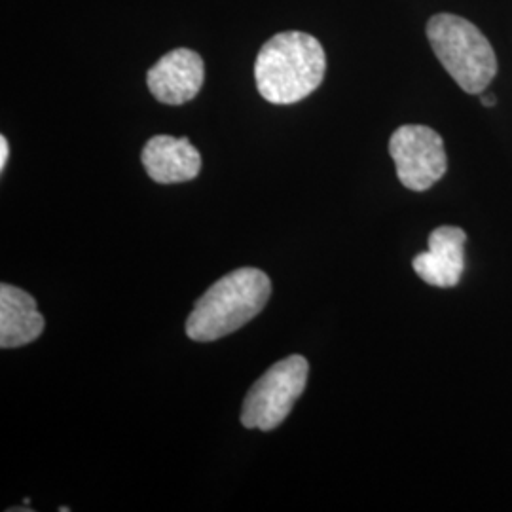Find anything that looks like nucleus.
<instances>
[{"label": "nucleus", "mask_w": 512, "mask_h": 512, "mask_svg": "<svg viewBox=\"0 0 512 512\" xmlns=\"http://www.w3.org/2000/svg\"><path fill=\"white\" fill-rule=\"evenodd\" d=\"M389 154L397 165L399 181L414 192L439 183L448 167L442 137L427 126H401L391 135Z\"/></svg>", "instance_id": "nucleus-5"}, {"label": "nucleus", "mask_w": 512, "mask_h": 512, "mask_svg": "<svg viewBox=\"0 0 512 512\" xmlns=\"http://www.w3.org/2000/svg\"><path fill=\"white\" fill-rule=\"evenodd\" d=\"M141 160L148 177L160 184L188 183L202 169V156L186 137H152L143 148Z\"/></svg>", "instance_id": "nucleus-8"}, {"label": "nucleus", "mask_w": 512, "mask_h": 512, "mask_svg": "<svg viewBox=\"0 0 512 512\" xmlns=\"http://www.w3.org/2000/svg\"><path fill=\"white\" fill-rule=\"evenodd\" d=\"M270 294V277L256 268H239L220 277L190 313L186 321L188 338L215 342L236 332L266 308Z\"/></svg>", "instance_id": "nucleus-2"}, {"label": "nucleus", "mask_w": 512, "mask_h": 512, "mask_svg": "<svg viewBox=\"0 0 512 512\" xmlns=\"http://www.w3.org/2000/svg\"><path fill=\"white\" fill-rule=\"evenodd\" d=\"M205 80V67L200 54L188 48H177L165 54L147 74L150 93L164 105H184L192 101Z\"/></svg>", "instance_id": "nucleus-6"}, {"label": "nucleus", "mask_w": 512, "mask_h": 512, "mask_svg": "<svg viewBox=\"0 0 512 512\" xmlns=\"http://www.w3.org/2000/svg\"><path fill=\"white\" fill-rule=\"evenodd\" d=\"M427 38L442 67L463 92L482 93L497 74V59L490 40L467 19L437 14L427 23Z\"/></svg>", "instance_id": "nucleus-3"}, {"label": "nucleus", "mask_w": 512, "mask_h": 512, "mask_svg": "<svg viewBox=\"0 0 512 512\" xmlns=\"http://www.w3.org/2000/svg\"><path fill=\"white\" fill-rule=\"evenodd\" d=\"M480 101H482V105H484V107H495L494 95H488V93L482 92V97H480Z\"/></svg>", "instance_id": "nucleus-11"}, {"label": "nucleus", "mask_w": 512, "mask_h": 512, "mask_svg": "<svg viewBox=\"0 0 512 512\" xmlns=\"http://www.w3.org/2000/svg\"><path fill=\"white\" fill-rule=\"evenodd\" d=\"M308 372L310 365L302 355H291L266 370L245 397L241 408L243 427L272 431L287 420L306 389Z\"/></svg>", "instance_id": "nucleus-4"}, {"label": "nucleus", "mask_w": 512, "mask_h": 512, "mask_svg": "<svg viewBox=\"0 0 512 512\" xmlns=\"http://www.w3.org/2000/svg\"><path fill=\"white\" fill-rule=\"evenodd\" d=\"M8 156H10L8 141H6V137H0V169H4V167H6Z\"/></svg>", "instance_id": "nucleus-10"}, {"label": "nucleus", "mask_w": 512, "mask_h": 512, "mask_svg": "<svg viewBox=\"0 0 512 512\" xmlns=\"http://www.w3.org/2000/svg\"><path fill=\"white\" fill-rule=\"evenodd\" d=\"M467 234L458 226H440L429 236V249L414 258V272L425 283L450 289L456 287L465 270Z\"/></svg>", "instance_id": "nucleus-7"}, {"label": "nucleus", "mask_w": 512, "mask_h": 512, "mask_svg": "<svg viewBox=\"0 0 512 512\" xmlns=\"http://www.w3.org/2000/svg\"><path fill=\"white\" fill-rule=\"evenodd\" d=\"M44 330V317L29 293L14 285H0V348H23Z\"/></svg>", "instance_id": "nucleus-9"}, {"label": "nucleus", "mask_w": 512, "mask_h": 512, "mask_svg": "<svg viewBox=\"0 0 512 512\" xmlns=\"http://www.w3.org/2000/svg\"><path fill=\"white\" fill-rule=\"evenodd\" d=\"M327 73L321 42L308 33L287 31L270 38L258 52V93L274 105H293L315 92Z\"/></svg>", "instance_id": "nucleus-1"}]
</instances>
